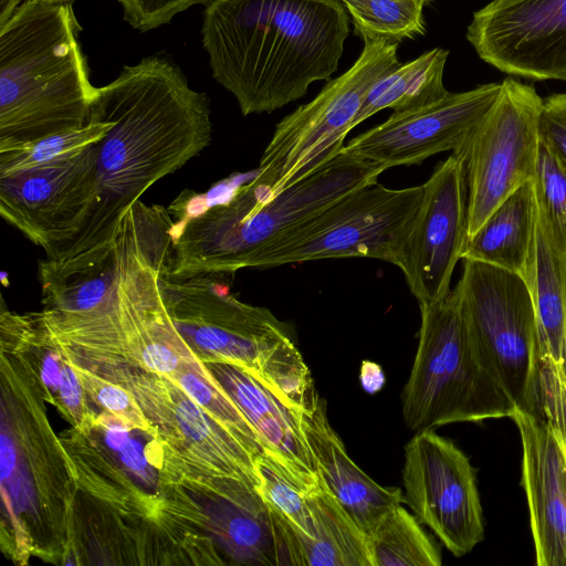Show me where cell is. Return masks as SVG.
I'll list each match as a JSON object with an SVG mask.
<instances>
[{"label":"cell","instance_id":"cell-26","mask_svg":"<svg viewBox=\"0 0 566 566\" xmlns=\"http://www.w3.org/2000/svg\"><path fill=\"white\" fill-rule=\"evenodd\" d=\"M117 275L116 245L104 261L66 276L39 277L45 310L59 313H82L98 306L115 285Z\"/></svg>","mask_w":566,"mask_h":566},{"label":"cell","instance_id":"cell-27","mask_svg":"<svg viewBox=\"0 0 566 566\" xmlns=\"http://www.w3.org/2000/svg\"><path fill=\"white\" fill-rule=\"evenodd\" d=\"M349 13L354 32L363 41L399 42L426 32L424 3L418 0H339Z\"/></svg>","mask_w":566,"mask_h":566},{"label":"cell","instance_id":"cell-19","mask_svg":"<svg viewBox=\"0 0 566 566\" xmlns=\"http://www.w3.org/2000/svg\"><path fill=\"white\" fill-rule=\"evenodd\" d=\"M203 363L254 428L264 452L297 473L318 478L302 430L301 410L239 365L220 360Z\"/></svg>","mask_w":566,"mask_h":566},{"label":"cell","instance_id":"cell-1","mask_svg":"<svg viewBox=\"0 0 566 566\" xmlns=\"http://www.w3.org/2000/svg\"><path fill=\"white\" fill-rule=\"evenodd\" d=\"M91 118L111 122L96 143V202L83 230L39 261L40 276L71 275L107 259L126 211L212 137L206 95L192 90L176 65L156 56L125 66L96 87Z\"/></svg>","mask_w":566,"mask_h":566},{"label":"cell","instance_id":"cell-24","mask_svg":"<svg viewBox=\"0 0 566 566\" xmlns=\"http://www.w3.org/2000/svg\"><path fill=\"white\" fill-rule=\"evenodd\" d=\"M370 566H440L441 554L422 523L402 503L366 534Z\"/></svg>","mask_w":566,"mask_h":566},{"label":"cell","instance_id":"cell-33","mask_svg":"<svg viewBox=\"0 0 566 566\" xmlns=\"http://www.w3.org/2000/svg\"><path fill=\"white\" fill-rule=\"evenodd\" d=\"M21 4V0H0V24Z\"/></svg>","mask_w":566,"mask_h":566},{"label":"cell","instance_id":"cell-2","mask_svg":"<svg viewBox=\"0 0 566 566\" xmlns=\"http://www.w3.org/2000/svg\"><path fill=\"white\" fill-rule=\"evenodd\" d=\"M202 44L241 113H271L337 71L349 35L339 0H210Z\"/></svg>","mask_w":566,"mask_h":566},{"label":"cell","instance_id":"cell-11","mask_svg":"<svg viewBox=\"0 0 566 566\" xmlns=\"http://www.w3.org/2000/svg\"><path fill=\"white\" fill-rule=\"evenodd\" d=\"M542 106L533 85L502 81L489 112L463 148L453 153L465 160L469 238L502 201L535 178Z\"/></svg>","mask_w":566,"mask_h":566},{"label":"cell","instance_id":"cell-31","mask_svg":"<svg viewBox=\"0 0 566 566\" xmlns=\"http://www.w3.org/2000/svg\"><path fill=\"white\" fill-rule=\"evenodd\" d=\"M124 19L142 32L168 23L176 14L210 0H117Z\"/></svg>","mask_w":566,"mask_h":566},{"label":"cell","instance_id":"cell-21","mask_svg":"<svg viewBox=\"0 0 566 566\" xmlns=\"http://www.w3.org/2000/svg\"><path fill=\"white\" fill-rule=\"evenodd\" d=\"M536 190L534 179L512 192L468 239L462 260L505 269L527 283L534 252Z\"/></svg>","mask_w":566,"mask_h":566},{"label":"cell","instance_id":"cell-4","mask_svg":"<svg viewBox=\"0 0 566 566\" xmlns=\"http://www.w3.org/2000/svg\"><path fill=\"white\" fill-rule=\"evenodd\" d=\"M71 1L25 0L0 24V149L82 128L94 87Z\"/></svg>","mask_w":566,"mask_h":566},{"label":"cell","instance_id":"cell-15","mask_svg":"<svg viewBox=\"0 0 566 566\" xmlns=\"http://www.w3.org/2000/svg\"><path fill=\"white\" fill-rule=\"evenodd\" d=\"M400 270L419 304L446 297L469 239L465 160L453 154L422 185Z\"/></svg>","mask_w":566,"mask_h":566},{"label":"cell","instance_id":"cell-6","mask_svg":"<svg viewBox=\"0 0 566 566\" xmlns=\"http://www.w3.org/2000/svg\"><path fill=\"white\" fill-rule=\"evenodd\" d=\"M419 307V342L401 396L406 426L417 432L511 418L515 407L470 336L458 286L442 300Z\"/></svg>","mask_w":566,"mask_h":566},{"label":"cell","instance_id":"cell-13","mask_svg":"<svg viewBox=\"0 0 566 566\" xmlns=\"http://www.w3.org/2000/svg\"><path fill=\"white\" fill-rule=\"evenodd\" d=\"M96 198V144L0 177L1 218L46 255L83 230Z\"/></svg>","mask_w":566,"mask_h":566},{"label":"cell","instance_id":"cell-3","mask_svg":"<svg viewBox=\"0 0 566 566\" xmlns=\"http://www.w3.org/2000/svg\"><path fill=\"white\" fill-rule=\"evenodd\" d=\"M385 170L343 147L275 193L252 180L230 199L174 222L164 275L233 274L250 268L275 238L356 188L377 181Z\"/></svg>","mask_w":566,"mask_h":566},{"label":"cell","instance_id":"cell-7","mask_svg":"<svg viewBox=\"0 0 566 566\" xmlns=\"http://www.w3.org/2000/svg\"><path fill=\"white\" fill-rule=\"evenodd\" d=\"M457 286L470 336L515 409L546 417L537 318L526 281L505 269L463 259Z\"/></svg>","mask_w":566,"mask_h":566},{"label":"cell","instance_id":"cell-18","mask_svg":"<svg viewBox=\"0 0 566 566\" xmlns=\"http://www.w3.org/2000/svg\"><path fill=\"white\" fill-rule=\"evenodd\" d=\"M301 424L321 481L365 534L403 503L400 489L380 485L350 459L318 395L301 410Z\"/></svg>","mask_w":566,"mask_h":566},{"label":"cell","instance_id":"cell-35","mask_svg":"<svg viewBox=\"0 0 566 566\" xmlns=\"http://www.w3.org/2000/svg\"><path fill=\"white\" fill-rule=\"evenodd\" d=\"M62 1H71V0H62Z\"/></svg>","mask_w":566,"mask_h":566},{"label":"cell","instance_id":"cell-28","mask_svg":"<svg viewBox=\"0 0 566 566\" xmlns=\"http://www.w3.org/2000/svg\"><path fill=\"white\" fill-rule=\"evenodd\" d=\"M111 122L91 118L82 128L0 149V177L72 156L98 143Z\"/></svg>","mask_w":566,"mask_h":566},{"label":"cell","instance_id":"cell-5","mask_svg":"<svg viewBox=\"0 0 566 566\" xmlns=\"http://www.w3.org/2000/svg\"><path fill=\"white\" fill-rule=\"evenodd\" d=\"M223 275L172 279L163 269L159 287L176 329L202 361L239 365L290 406L310 407L317 392L289 326L266 307L238 300Z\"/></svg>","mask_w":566,"mask_h":566},{"label":"cell","instance_id":"cell-20","mask_svg":"<svg viewBox=\"0 0 566 566\" xmlns=\"http://www.w3.org/2000/svg\"><path fill=\"white\" fill-rule=\"evenodd\" d=\"M530 286L538 326L544 380L566 389V264L537 201Z\"/></svg>","mask_w":566,"mask_h":566},{"label":"cell","instance_id":"cell-10","mask_svg":"<svg viewBox=\"0 0 566 566\" xmlns=\"http://www.w3.org/2000/svg\"><path fill=\"white\" fill-rule=\"evenodd\" d=\"M398 44L364 41L350 69L275 126L253 180L275 193L337 155L370 87L399 65Z\"/></svg>","mask_w":566,"mask_h":566},{"label":"cell","instance_id":"cell-12","mask_svg":"<svg viewBox=\"0 0 566 566\" xmlns=\"http://www.w3.org/2000/svg\"><path fill=\"white\" fill-rule=\"evenodd\" d=\"M403 503L449 552L460 557L484 537L475 471L468 457L433 430L405 446Z\"/></svg>","mask_w":566,"mask_h":566},{"label":"cell","instance_id":"cell-22","mask_svg":"<svg viewBox=\"0 0 566 566\" xmlns=\"http://www.w3.org/2000/svg\"><path fill=\"white\" fill-rule=\"evenodd\" d=\"M310 531L289 542L292 565L370 566L366 534L318 479L307 496Z\"/></svg>","mask_w":566,"mask_h":566},{"label":"cell","instance_id":"cell-17","mask_svg":"<svg viewBox=\"0 0 566 566\" xmlns=\"http://www.w3.org/2000/svg\"><path fill=\"white\" fill-rule=\"evenodd\" d=\"M523 448L526 493L537 566H566V438L548 417L513 412Z\"/></svg>","mask_w":566,"mask_h":566},{"label":"cell","instance_id":"cell-8","mask_svg":"<svg viewBox=\"0 0 566 566\" xmlns=\"http://www.w3.org/2000/svg\"><path fill=\"white\" fill-rule=\"evenodd\" d=\"M422 191V185L391 189L378 181L358 187L275 238L250 268L370 258L400 269Z\"/></svg>","mask_w":566,"mask_h":566},{"label":"cell","instance_id":"cell-34","mask_svg":"<svg viewBox=\"0 0 566 566\" xmlns=\"http://www.w3.org/2000/svg\"><path fill=\"white\" fill-rule=\"evenodd\" d=\"M418 1H421L423 2L426 6L429 4L432 0H418Z\"/></svg>","mask_w":566,"mask_h":566},{"label":"cell","instance_id":"cell-29","mask_svg":"<svg viewBox=\"0 0 566 566\" xmlns=\"http://www.w3.org/2000/svg\"><path fill=\"white\" fill-rule=\"evenodd\" d=\"M534 181L537 201L566 264V163L543 137Z\"/></svg>","mask_w":566,"mask_h":566},{"label":"cell","instance_id":"cell-25","mask_svg":"<svg viewBox=\"0 0 566 566\" xmlns=\"http://www.w3.org/2000/svg\"><path fill=\"white\" fill-rule=\"evenodd\" d=\"M170 377L203 411L232 434L255 459L264 453L262 441L249 420L197 356Z\"/></svg>","mask_w":566,"mask_h":566},{"label":"cell","instance_id":"cell-23","mask_svg":"<svg viewBox=\"0 0 566 566\" xmlns=\"http://www.w3.org/2000/svg\"><path fill=\"white\" fill-rule=\"evenodd\" d=\"M448 55V50L434 48L380 77L368 91L354 128L385 108L399 113L444 97L449 93L443 85Z\"/></svg>","mask_w":566,"mask_h":566},{"label":"cell","instance_id":"cell-30","mask_svg":"<svg viewBox=\"0 0 566 566\" xmlns=\"http://www.w3.org/2000/svg\"><path fill=\"white\" fill-rule=\"evenodd\" d=\"M69 359V358H67ZM83 389L92 400L126 430L151 433V426L132 392L122 385L103 377L71 359Z\"/></svg>","mask_w":566,"mask_h":566},{"label":"cell","instance_id":"cell-32","mask_svg":"<svg viewBox=\"0 0 566 566\" xmlns=\"http://www.w3.org/2000/svg\"><path fill=\"white\" fill-rule=\"evenodd\" d=\"M541 137L547 140L566 163V93L543 98Z\"/></svg>","mask_w":566,"mask_h":566},{"label":"cell","instance_id":"cell-14","mask_svg":"<svg viewBox=\"0 0 566 566\" xmlns=\"http://www.w3.org/2000/svg\"><path fill=\"white\" fill-rule=\"evenodd\" d=\"M467 39L503 73L566 82V0H492L473 13Z\"/></svg>","mask_w":566,"mask_h":566},{"label":"cell","instance_id":"cell-16","mask_svg":"<svg viewBox=\"0 0 566 566\" xmlns=\"http://www.w3.org/2000/svg\"><path fill=\"white\" fill-rule=\"evenodd\" d=\"M501 83L448 93L429 105L394 113L384 123L350 139L344 149L386 170L419 165L443 151L459 153L489 112Z\"/></svg>","mask_w":566,"mask_h":566},{"label":"cell","instance_id":"cell-9","mask_svg":"<svg viewBox=\"0 0 566 566\" xmlns=\"http://www.w3.org/2000/svg\"><path fill=\"white\" fill-rule=\"evenodd\" d=\"M128 389L140 406L167 451L170 467L188 481L224 495L238 482L258 488L255 458L218 424L170 377L149 371H129L125 365L87 364Z\"/></svg>","mask_w":566,"mask_h":566}]
</instances>
